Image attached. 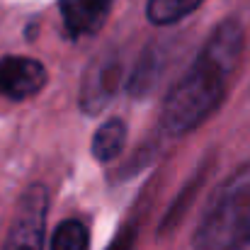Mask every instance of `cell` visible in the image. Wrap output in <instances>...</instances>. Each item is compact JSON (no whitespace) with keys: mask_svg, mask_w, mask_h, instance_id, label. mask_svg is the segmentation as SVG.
Segmentation results:
<instances>
[{"mask_svg":"<svg viewBox=\"0 0 250 250\" xmlns=\"http://www.w3.org/2000/svg\"><path fill=\"white\" fill-rule=\"evenodd\" d=\"M124 81V61L119 54H102L97 56L90 68L85 71L81 83V107L87 114L104 109L112 97L119 92Z\"/></svg>","mask_w":250,"mask_h":250,"instance_id":"4","label":"cell"},{"mask_svg":"<svg viewBox=\"0 0 250 250\" xmlns=\"http://www.w3.org/2000/svg\"><path fill=\"white\" fill-rule=\"evenodd\" d=\"M49 194L44 185H32L22 192L2 250H42L46 229Z\"/></svg>","mask_w":250,"mask_h":250,"instance_id":"3","label":"cell"},{"mask_svg":"<svg viewBox=\"0 0 250 250\" xmlns=\"http://www.w3.org/2000/svg\"><path fill=\"white\" fill-rule=\"evenodd\" d=\"M250 231V166L233 175L214 197L194 231L197 250H233Z\"/></svg>","mask_w":250,"mask_h":250,"instance_id":"2","label":"cell"},{"mask_svg":"<svg viewBox=\"0 0 250 250\" xmlns=\"http://www.w3.org/2000/svg\"><path fill=\"white\" fill-rule=\"evenodd\" d=\"M134 241H136L134 226H124V229L117 233V238L107 246V250H131L134 248Z\"/></svg>","mask_w":250,"mask_h":250,"instance_id":"10","label":"cell"},{"mask_svg":"<svg viewBox=\"0 0 250 250\" xmlns=\"http://www.w3.org/2000/svg\"><path fill=\"white\" fill-rule=\"evenodd\" d=\"M204 0H148L146 5V15L153 24H175L180 20H185L187 15H192Z\"/></svg>","mask_w":250,"mask_h":250,"instance_id":"8","label":"cell"},{"mask_svg":"<svg viewBox=\"0 0 250 250\" xmlns=\"http://www.w3.org/2000/svg\"><path fill=\"white\" fill-rule=\"evenodd\" d=\"M246 44V32L241 22L226 20L221 22L187 73L172 85L163 102V126L167 134L182 136L197 126H202L224 102L229 81L241 61Z\"/></svg>","mask_w":250,"mask_h":250,"instance_id":"1","label":"cell"},{"mask_svg":"<svg viewBox=\"0 0 250 250\" xmlns=\"http://www.w3.org/2000/svg\"><path fill=\"white\" fill-rule=\"evenodd\" d=\"M233 250H250V231L241 238V241H238V243H236V248Z\"/></svg>","mask_w":250,"mask_h":250,"instance_id":"11","label":"cell"},{"mask_svg":"<svg viewBox=\"0 0 250 250\" xmlns=\"http://www.w3.org/2000/svg\"><path fill=\"white\" fill-rule=\"evenodd\" d=\"M126 144V124L122 119L104 122L92 136V156L100 163H112Z\"/></svg>","mask_w":250,"mask_h":250,"instance_id":"7","label":"cell"},{"mask_svg":"<svg viewBox=\"0 0 250 250\" xmlns=\"http://www.w3.org/2000/svg\"><path fill=\"white\" fill-rule=\"evenodd\" d=\"M46 85V68L29 56L0 59V95L10 100H27Z\"/></svg>","mask_w":250,"mask_h":250,"instance_id":"5","label":"cell"},{"mask_svg":"<svg viewBox=\"0 0 250 250\" xmlns=\"http://www.w3.org/2000/svg\"><path fill=\"white\" fill-rule=\"evenodd\" d=\"M90 248V231L81 219H66L59 224L51 238V250H87Z\"/></svg>","mask_w":250,"mask_h":250,"instance_id":"9","label":"cell"},{"mask_svg":"<svg viewBox=\"0 0 250 250\" xmlns=\"http://www.w3.org/2000/svg\"><path fill=\"white\" fill-rule=\"evenodd\" d=\"M114 0H59L68 37H92L102 29Z\"/></svg>","mask_w":250,"mask_h":250,"instance_id":"6","label":"cell"}]
</instances>
